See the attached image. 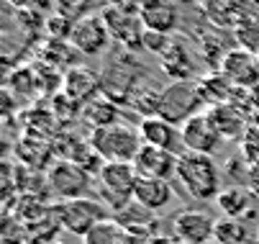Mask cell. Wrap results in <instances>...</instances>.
<instances>
[{
	"label": "cell",
	"instance_id": "4dcf8cb0",
	"mask_svg": "<svg viewBox=\"0 0 259 244\" xmlns=\"http://www.w3.org/2000/svg\"><path fill=\"white\" fill-rule=\"evenodd\" d=\"M256 241H259V234H256Z\"/></svg>",
	"mask_w": 259,
	"mask_h": 244
},
{
	"label": "cell",
	"instance_id": "8fae6325",
	"mask_svg": "<svg viewBox=\"0 0 259 244\" xmlns=\"http://www.w3.org/2000/svg\"><path fill=\"white\" fill-rule=\"evenodd\" d=\"M177 159L180 154L167 152V149H157V147H141L136 159H134V170L139 178H154V180H175L177 175Z\"/></svg>",
	"mask_w": 259,
	"mask_h": 244
},
{
	"label": "cell",
	"instance_id": "44dd1931",
	"mask_svg": "<svg viewBox=\"0 0 259 244\" xmlns=\"http://www.w3.org/2000/svg\"><path fill=\"white\" fill-rule=\"evenodd\" d=\"M190 67H193V59H190L188 49L180 47V44H172L162 54V72L169 77V83L190 80Z\"/></svg>",
	"mask_w": 259,
	"mask_h": 244
},
{
	"label": "cell",
	"instance_id": "d4e9b609",
	"mask_svg": "<svg viewBox=\"0 0 259 244\" xmlns=\"http://www.w3.org/2000/svg\"><path fill=\"white\" fill-rule=\"evenodd\" d=\"M236 42H239V49H246L251 54H259V26L256 23H249V26L236 28Z\"/></svg>",
	"mask_w": 259,
	"mask_h": 244
},
{
	"label": "cell",
	"instance_id": "d6986e66",
	"mask_svg": "<svg viewBox=\"0 0 259 244\" xmlns=\"http://www.w3.org/2000/svg\"><path fill=\"white\" fill-rule=\"evenodd\" d=\"M195 85H198V93H200V100H203L205 108H215V106H224V103H231L234 90H236L221 72H208Z\"/></svg>",
	"mask_w": 259,
	"mask_h": 244
},
{
	"label": "cell",
	"instance_id": "6da1fadb",
	"mask_svg": "<svg viewBox=\"0 0 259 244\" xmlns=\"http://www.w3.org/2000/svg\"><path fill=\"white\" fill-rule=\"evenodd\" d=\"M175 183L188 193L193 200L200 203H215L221 188V170L208 154H195V152H180L177 159V175Z\"/></svg>",
	"mask_w": 259,
	"mask_h": 244
},
{
	"label": "cell",
	"instance_id": "8992f818",
	"mask_svg": "<svg viewBox=\"0 0 259 244\" xmlns=\"http://www.w3.org/2000/svg\"><path fill=\"white\" fill-rule=\"evenodd\" d=\"M203 100L198 93V85L190 80L182 83H169L162 90V100H159V116L172 121L175 126H182L188 118L203 113Z\"/></svg>",
	"mask_w": 259,
	"mask_h": 244
},
{
	"label": "cell",
	"instance_id": "e0dca14e",
	"mask_svg": "<svg viewBox=\"0 0 259 244\" xmlns=\"http://www.w3.org/2000/svg\"><path fill=\"white\" fill-rule=\"evenodd\" d=\"M254 200H256V195L244 183H231L218 193L215 208L226 219H241V216H246V211H251Z\"/></svg>",
	"mask_w": 259,
	"mask_h": 244
},
{
	"label": "cell",
	"instance_id": "52a82bcc",
	"mask_svg": "<svg viewBox=\"0 0 259 244\" xmlns=\"http://www.w3.org/2000/svg\"><path fill=\"white\" fill-rule=\"evenodd\" d=\"M180 136H182V149L185 152L208 154V157H213L218 152V147L224 144V136L218 134V129H215V124L210 121L208 113H198V116L188 118L180 126Z\"/></svg>",
	"mask_w": 259,
	"mask_h": 244
},
{
	"label": "cell",
	"instance_id": "4fadbf2b",
	"mask_svg": "<svg viewBox=\"0 0 259 244\" xmlns=\"http://www.w3.org/2000/svg\"><path fill=\"white\" fill-rule=\"evenodd\" d=\"M139 21L146 31L169 33L177 28V8L172 0H139Z\"/></svg>",
	"mask_w": 259,
	"mask_h": 244
},
{
	"label": "cell",
	"instance_id": "5bb4252c",
	"mask_svg": "<svg viewBox=\"0 0 259 244\" xmlns=\"http://www.w3.org/2000/svg\"><path fill=\"white\" fill-rule=\"evenodd\" d=\"M208 116L215 124L218 134L229 139V142H241L249 131V113L239 108L236 103H224V106L208 108Z\"/></svg>",
	"mask_w": 259,
	"mask_h": 244
},
{
	"label": "cell",
	"instance_id": "7c38bea8",
	"mask_svg": "<svg viewBox=\"0 0 259 244\" xmlns=\"http://www.w3.org/2000/svg\"><path fill=\"white\" fill-rule=\"evenodd\" d=\"M136 129H139V136H141V144H146V147L167 149V152H175V154H177V147H182L180 126H175L172 121H167L162 116L141 118Z\"/></svg>",
	"mask_w": 259,
	"mask_h": 244
},
{
	"label": "cell",
	"instance_id": "5b68a950",
	"mask_svg": "<svg viewBox=\"0 0 259 244\" xmlns=\"http://www.w3.org/2000/svg\"><path fill=\"white\" fill-rule=\"evenodd\" d=\"M47 188L59 200L88 198V193L95 190V178L90 170H85L77 162L57 159L47 167Z\"/></svg>",
	"mask_w": 259,
	"mask_h": 244
},
{
	"label": "cell",
	"instance_id": "4316f807",
	"mask_svg": "<svg viewBox=\"0 0 259 244\" xmlns=\"http://www.w3.org/2000/svg\"><path fill=\"white\" fill-rule=\"evenodd\" d=\"M246 188L259 198V167H249V172H246Z\"/></svg>",
	"mask_w": 259,
	"mask_h": 244
},
{
	"label": "cell",
	"instance_id": "cb8c5ba5",
	"mask_svg": "<svg viewBox=\"0 0 259 244\" xmlns=\"http://www.w3.org/2000/svg\"><path fill=\"white\" fill-rule=\"evenodd\" d=\"M241 154L246 167H259V131L249 126L246 136L241 139Z\"/></svg>",
	"mask_w": 259,
	"mask_h": 244
},
{
	"label": "cell",
	"instance_id": "f1b7e54d",
	"mask_svg": "<svg viewBox=\"0 0 259 244\" xmlns=\"http://www.w3.org/2000/svg\"><path fill=\"white\" fill-rule=\"evenodd\" d=\"M208 244H221V241H215V239H210V241H208Z\"/></svg>",
	"mask_w": 259,
	"mask_h": 244
},
{
	"label": "cell",
	"instance_id": "ffe728a7",
	"mask_svg": "<svg viewBox=\"0 0 259 244\" xmlns=\"http://www.w3.org/2000/svg\"><path fill=\"white\" fill-rule=\"evenodd\" d=\"M82 244H134V236L118 219H105L82 236Z\"/></svg>",
	"mask_w": 259,
	"mask_h": 244
},
{
	"label": "cell",
	"instance_id": "603a6c76",
	"mask_svg": "<svg viewBox=\"0 0 259 244\" xmlns=\"http://www.w3.org/2000/svg\"><path fill=\"white\" fill-rule=\"evenodd\" d=\"M213 239L221 241V244H246L249 241V229H246V224L241 219L221 216V219H215Z\"/></svg>",
	"mask_w": 259,
	"mask_h": 244
},
{
	"label": "cell",
	"instance_id": "7a4b0ae2",
	"mask_svg": "<svg viewBox=\"0 0 259 244\" xmlns=\"http://www.w3.org/2000/svg\"><path fill=\"white\" fill-rule=\"evenodd\" d=\"M136 170L134 165L123 162H103V167L95 172V198L110 208V211H123L128 203H134V188H136Z\"/></svg>",
	"mask_w": 259,
	"mask_h": 244
},
{
	"label": "cell",
	"instance_id": "9c48e42d",
	"mask_svg": "<svg viewBox=\"0 0 259 244\" xmlns=\"http://www.w3.org/2000/svg\"><path fill=\"white\" fill-rule=\"evenodd\" d=\"M218 72L224 75L234 88L251 90L259 85V57L246 52V49H229L226 57L221 59Z\"/></svg>",
	"mask_w": 259,
	"mask_h": 244
},
{
	"label": "cell",
	"instance_id": "ba28073f",
	"mask_svg": "<svg viewBox=\"0 0 259 244\" xmlns=\"http://www.w3.org/2000/svg\"><path fill=\"white\" fill-rule=\"evenodd\" d=\"M108 42H110V31H108V23L103 16H85V18L75 21L72 33H69V44L82 57L103 54Z\"/></svg>",
	"mask_w": 259,
	"mask_h": 244
},
{
	"label": "cell",
	"instance_id": "277c9868",
	"mask_svg": "<svg viewBox=\"0 0 259 244\" xmlns=\"http://www.w3.org/2000/svg\"><path fill=\"white\" fill-rule=\"evenodd\" d=\"M54 208V219L57 226L75 234V236H88L100 221L110 219L108 216V208L98 200V198H75V200H59Z\"/></svg>",
	"mask_w": 259,
	"mask_h": 244
},
{
	"label": "cell",
	"instance_id": "3957f363",
	"mask_svg": "<svg viewBox=\"0 0 259 244\" xmlns=\"http://www.w3.org/2000/svg\"><path fill=\"white\" fill-rule=\"evenodd\" d=\"M90 147L93 152L103 159V162H123V165H134L141 144L139 129L128 126V124H113V126H103V129H93L90 134Z\"/></svg>",
	"mask_w": 259,
	"mask_h": 244
},
{
	"label": "cell",
	"instance_id": "ac0fdd59",
	"mask_svg": "<svg viewBox=\"0 0 259 244\" xmlns=\"http://www.w3.org/2000/svg\"><path fill=\"white\" fill-rule=\"evenodd\" d=\"M82 118L93 126V129H103V126H113L118 124V103L105 95L98 93L95 98H90L88 103H82Z\"/></svg>",
	"mask_w": 259,
	"mask_h": 244
},
{
	"label": "cell",
	"instance_id": "30bf717a",
	"mask_svg": "<svg viewBox=\"0 0 259 244\" xmlns=\"http://www.w3.org/2000/svg\"><path fill=\"white\" fill-rule=\"evenodd\" d=\"M215 219L198 208H185L172 221V234L182 244H208L213 239Z\"/></svg>",
	"mask_w": 259,
	"mask_h": 244
},
{
	"label": "cell",
	"instance_id": "1f68e13d",
	"mask_svg": "<svg viewBox=\"0 0 259 244\" xmlns=\"http://www.w3.org/2000/svg\"><path fill=\"white\" fill-rule=\"evenodd\" d=\"M256 57H259V54H256Z\"/></svg>",
	"mask_w": 259,
	"mask_h": 244
},
{
	"label": "cell",
	"instance_id": "7402d4cb",
	"mask_svg": "<svg viewBox=\"0 0 259 244\" xmlns=\"http://www.w3.org/2000/svg\"><path fill=\"white\" fill-rule=\"evenodd\" d=\"M159 100H162V90L154 88H134L131 95L126 98V103L136 113H141V118L159 116Z\"/></svg>",
	"mask_w": 259,
	"mask_h": 244
},
{
	"label": "cell",
	"instance_id": "484cf974",
	"mask_svg": "<svg viewBox=\"0 0 259 244\" xmlns=\"http://www.w3.org/2000/svg\"><path fill=\"white\" fill-rule=\"evenodd\" d=\"M169 36L167 33H157V31H146L144 28V36H141V49L146 52H157V54H164L169 49Z\"/></svg>",
	"mask_w": 259,
	"mask_h": 244
},
{
	"label": "cell",
	"instance_id": "f546056e",
	"mask_svg": "<svg viewBox=\"0 0 259 244\" xmlns=\"http://www.w3.org/2000/svg\"><path fill=\"white\" fill-rule=\"evenodd\" d=\"M49 244H67V241H49Z\"/></svg>",
	"mask_w": 259,
	"mask_h": 244
},
{
	"label": "cell",
	"instance_id": "2e32d148",
	"mask_svg": "<svg viewBox=\"0 0 259 244\" xmlns=\"http://www.w3.org/2000/svg\"><path fill=\"white\" fill-rule=\"evenodd\" d=\"M62 93L67 98H72L75 103H88L90 98L98 95V90L103 88L100 77L93 75L88 67H72L64 72V80H62Z\"/></svg>",
	"mask_w": 259,
	"mask_h": 244
},
{
	"label": "cell",
	"instance_id": "83f0119b",
	"mask_svg": "<svg viewBox=\"0 0 259 244\" xmlns=\"http://www.w3.org/2000/svg\"><path fill=\"white\" fill-rule=\"evenodd\" d=\"M249 126L259 131V111H251V116H249Z\"/></svg>",
	"mask_w": 259,
	"mask_h": 244
},
{
	"label": "cell",
	"instance_id": "9a60e30c",
	"mask_svg": "<svg viewBox=\"0 0 259 244\" xmlns=\"http://www.w3.org/2000/svg\"><path fill=\"white\" fill-rule=\"evenodd\" d=\"M175 198V188L169 180H154V178H139L134 188V200L146 208V211H162Z\"/></svg>",
	"mask_w": 259,
	"mask_h": 244
}]
</instances>
